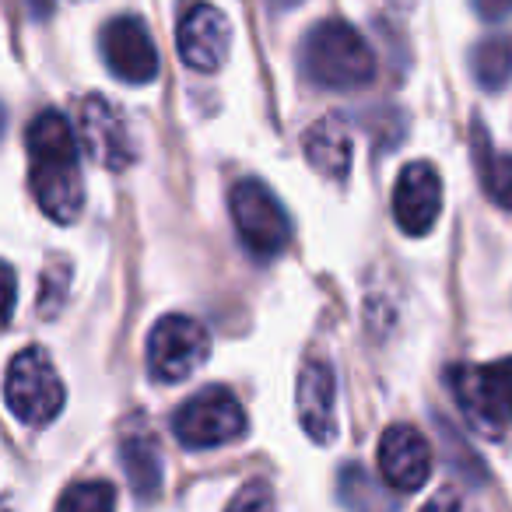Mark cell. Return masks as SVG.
Here are the masks:
<instances>
[{"mask_svg": "<svg viewBox=\"0 0 512 512\" xmlns=\"http://www.w3.org/2000/svg\"><path fill=\"white\" fill-rule=\"evenodd\" d=\"M29 148V183L43 214L60 225L78 221L85 207V183H81V151L74 127L64 113L43 109L25 130Z\"/></svg>", "mask_w": 512, "mask_h": 512, "instance_id": "6da1fadb", "label": "cell"}, {"mask_svg": "<svg viewBox=\"0 0 512 512\" xmlns=\"http://www.w3.org/2000/svg\"><path fill=\"white\" fill-rule=\"evenodd\" d=\"M299 60L302 74L316 88H330V92H355L376 78V57H372L362 32L348 22H337V18L316 22L306 32L299 46Z\"/></svg>", "mask_w": 512, "mask_h": 512, "instance_id": "7a4b0ae2", "label": "cell"}, {"mask_svg": "<svg viewBox=\"0 0 512 512\" xmlns=\"http://www.w3.org/2000/svg\"><path fill=\"white\" fill-rule=\"evenodd\" d=\"M446 383L463 418L484 435L512 428V358L491 365H453Z\"/></svg>", "mask_w": 512, "mask_h": 512, "instance_id": "3957f363", "label": "cell"}, {"mask_svg": "<svg viewBox=\"0 0 512 512\" xmlns=\"http://www.w3.org/2000/svg\"><path fill=\"white\" fill-rule=\"evenodd\" d=\"M228 211H232L239 242L256 260H274L292 242V218L271 186L260 179H239L228 193Z\"/></svg>", "mask_w": 512, "mask_h": 512, "instance_id": "277c9868", "label": "cell"}, {"mask_svg": "<svg viewBox=\"0 0 512 512\" xmlns=\"http://www.w3.org/2000/svg\"><path fill=\"white\" fill-rule=\"evenodd\" d=\"M4 397H8V411L32 428H46L64 411V383L43 348H25L11 358Z\"/></svg>", "mask_w": 512, "mask_h": 512, "instance_id": "5b68a950", "label": "cell"}, {"mask_svg": "<svg viewBox=\"0 0 512 512\" xmlns=\"http://www.w3.org/2000/svg\"><path fill=\"white\" fill-rule=\"evenodd\" d=\"M246 428V411L225 386H207V390L193 393L172 414V432L186 449L228 446V442L242 439Z\"/></svg>", "mask_w": 512, "mask_h": 512, "instance_id": "8992f818", "label": "cell"}, {"mask_svg": "<svg viewBox=\"0 0 512 512\" xmlns=\"http://www.w3.org/2000/svg\"><path fill=\"white\" fill-rule=\"evenodd\" d=\"M211 355V337L190 316H162L148 334V369L158 383H183Z\"/></svg>", "mask_w": 512, "mask_h": 512, "instance_id": "52a82bcc", "label": "cell"}, {"mask_svg": "<svg viewBox=\"0 0 512 512\" xmlns=\"http://www.w3.org/2000/svg\"><path fill=\"white\" fill-rule=\"evenodd\" d=\"M99 50L106 67L127 85H148L158 78V50L148 25L134 15H120L106 22L99 36Z\"/></svg>", "mask_w": 512, "mask_h": 512, "instance_id": "ba28073f", "label": "cell"}, {"mask_svg": "<svg viewBox=\"0 0 512 512\" xmlns=\"http://www.w3.org/2000/svg\"><path fill=\"white\" fill-rule=\"evenodd\" d=\"M179 57L193 71H218L228 57V46H232V29H228V18L221 15L214 4H190L179 18Z\"/></svg>", "mask_w": 512, "mask_h": 512, "instance_id": "9c48e42d", "label": "cell"}, {"mask_svg": "<svg viewBox=\"0 0 512 512\" xmlns=\"http://www.w3.org/2000/svg\"><path fill=\"white\" fill-rule=\"evenodd\" d=\"M432 446L414 425H390L379 439V474L386 488L418 491L432 474Z\"/></svg>", "mask_w": 512, "mask_h": 512, "instance_id": "30bf717a", "label": "cell"}, {"mask_svg": "<svg viewBox=\"0 0 512 512\" xmlns=\"http://www.w3.org/2000/svg\"><path fill=\"white\" fill-rule=\"evenodd\" d=\"M442 211V179L435 165L411 162L393 186V218L407 235H425L439 221Z\"/></svg>", "mask_w": 512, "mask_h": 512, "instance_id": "8fae6325", "label": "cell"}, {"mask_svg": "<svg viewBox=\"0 0 512 512\" xmlns=\"http://www.w3.org/2000/svg\"><path fill=\"white\" fill-rule=\"evenodd\" d=\"M299 425L316 446H330L337 439V379L330 362L306 358L299 372Z\"/></svg>", "mask_w": 512, "mask_h": 512, "instance_id": "7c38bea8", "label": "cell"}, {"mask_svg": "<svg viewBox=\"0 0 512 512\" xmlns=\"http://www.w3.org/2000/svg\"><path fill=\"white\" fill-rule=\"evenodd\" d=\"M78 130H81L85 151L102 169L120 172L134 162V144H130L127 123H123V116L116 113L102 95H88V99L81 102Z\"/></svg>", "mask_w": 512, "mask_h": 512, "instance_id": "4fadbf2b", "label": "cell"}, {"mask_svg": "<svg viewBox=\"0 0 512 512\" xmlns=\"http://www.w3.org/2000/svg\"><path fill=\"white\" fill-rule=\"evenodd\" d=\"M351 155H355V141L341 116H323L306 130V158L323 176L344 179L351 169Z\"/></svg>", "mask_w": 512, "mask_h": 512, "instance_id": "5bb4252c", "label": "cell"}, {"mask_svg": "<svg viewBox=\"0 0 512 512\" xmlns=\"http://www.w3.org/2000/svg\"><path fill=\"white\" fill-rule=\"evenodd\" d=\"M123 470L130 477V488L141 498H155L162 488V453H158V442L151 435H130L120 446Z\"/></svg>", "mask_w": 512, "mask_h": 512, "instance_id": "9a60e30c", "label": "cell"}, {"mask_svg": "<svg viewBox=\"0 0 512 512\" xmlns=\"http://www.w3.org/2000/svg\"><path fill=\"white\" fill-rule=\"evenodd\" d=\"M386 481H376L365 467L348 463L337 477V491H341V502L351 512H397L390 491L383 488Z\"/></svg>", "mask_w": 512, "mask_h": 512, "instance_id": "2e32d148", "label": "cell"}, {"mask_svg": "<svg viewBox=\"0 0 512 512\" xmlns=\"http://www.w3.org/2000/svg\"><path fill=\"white\" fill-rule=\"evenodd\" d=\"M474 158L477 172H481L484 190L491 193L495 204H502L505 211H512V155H498L488 144L481 127H474Z\"/></svg>", "mask_w": 512, "mask_h": 512, "instance_id": "e0dca14e", "label": "cell"}, {"mask_svg": "<svg viewBox=\"0 0 512 512\" xmlns=\"http://www.w3.org/2000/svg\"><path fill=\"white\" fill-rule=\"evenodd\" d=\"M474 78L481 81V88L498 92L512 74V39L509 36H491L484 43H477L474 50Z\"/></svg>", "mask_w": 512, "mask_h": 512, "instance_id": "ac0fdd59", "label": "cell"}, {"mask_svg": "<svg viewBox=\"0 0 512 512\" xmlns=\"http://www.w3.org/2000/svg\"><path fill=\"white\" fill-rule=\"evenodd\" d=\"M57 512H116V488L106 481H78L60 495Z\"/></svg>", "mask_w": 512, "mask_h": 512, "instance_id": "d6986e66", "label": "cell"}, {"mask_svg": "<svg viewBox=\"0 0 512 512\" xmlns=\"http://www.w3.org/2000/svg\"><path fill=\"white\" fill-rule=\"evenodd\" d=\"M67 285H71V264L67 260H53L43 274V292H39V316L53 320L67 299Z\"/></svg>", "mask_w": 512, "mask_h": 512, "instance_id": "ffe728a7", "label": "cell"}, {"mask_svg": "<svg viewBox=\"0 0 512 512\" xmlns=\"http://www.w3.org/2000/svg\"><path fill=\"white\" fill-rule=\"evenodd\" d=\"M225 512H278L274 488L267 481H246L235 491V498L228 502Z\"/></svg>", "mask_w": 512, "mask_h": 512, "instance_id": "44dd1931", "label": "cell"}, {"mask_svg": "<svg viewBox=\"0 0 512 512\" xmlns=\"http://www.w3.org/2000/svg\"><path fill=\"white\" fill-rule=\"evenodd\" d=\"M421 512H470V505L463 502V495H456V491H439V495H432L425 502V509Z\"/></svg>", "mask_w": 512, "mask_h": 512, "instance_id": "7402d4cb", "label": "cell"}, {"mask_svg": "<svg viewBox=\"0 0 512 512\" xmlns=\"http://www.w3.org/2000/svg\"><path fill=\"white\" fill-rule=\"evenodd\" d=\"M470 4L484 22H502V18L512 15V0H470Z\"/></svg>", "mask_w": 512, "mask_h": 512, "instance_id": "603a6c76", "label": "cell"}, {"mask_svg": "<svg viewBox=\"0 0 512 512\" xmlns=\"http://www.w3.org/2000/svg\"><path fill=\"white\" fill-rule=\"evenodd\" d=\"M25 8H29V15L36 22H46L53 15V8H57V0H25Z\"/></svg>", "mask_w": 512, "mask_h": 512, "instance_id": "cb8c5ba5", "label": "cell"}, {"mask_svg": "<svg viewBox=\"0 0 512 512\" xmlns=\"http://www.w3.org/2000/svg\"><path fill=\"white\" fill-rule=\"evenodd\" d=\"M271 8H278V11H288V8H299L302 0H267Z\"/></svg>", "mask_w": 512, "mask_h": 512, "instance_id": "d4e9b609", "label": "cell"}]
</instances>
